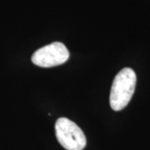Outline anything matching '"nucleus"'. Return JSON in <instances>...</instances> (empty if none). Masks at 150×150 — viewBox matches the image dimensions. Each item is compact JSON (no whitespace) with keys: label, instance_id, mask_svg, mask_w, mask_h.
I'll return each mask as SVG.
<instances>
[{"label":"nucleus","instance_id":"3","mask_svg":"<svg viewBox=\"0 0 150 150\" xmlns=\"http://www.w3.org/2000/svg\"><path fill=\"white\" fill-rule=\"evenodd\" d=\"M69 58V52L64 43L59 42L38 49L32 56V62L42 68H51L64 64Z\"/></svg>","mask_w":150,"mask_h":150},{"label":"nucleus","instance_id":"2","mask_svg":"<svg viewBox=\"0 0 150 150\" xmlns=\"http://www.w3.org/2000/svg\"><path fill=\"white\" fill-rule=\"evenodd\" d=\"M56 137L59 144L67 150H83L87 140L83 130L67 118H59L55 123Z\"/></svg>","mask_w":150,"mask_h":150},{"label":"nucleus","instance_id":"1","mask_svg":"<svg viewBox=\"0 0 150 150\" xmlns=\"http://www.w3.org/2000/svg\"><path fill=\"white\" fill-rule=\"evenodd\" d=\"M136 82V74L130 68H124L115 76L109 96L112 109L120 111L129 104L135 90Z\"/></svg>","mask_w":150,"mask_h":150}]
</instances>
